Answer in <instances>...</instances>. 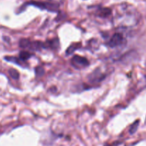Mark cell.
Here are the masks:
<instances>
[{"instance_id":"1","label":"cell","mask_w":146,"mask_h":146,"mask_svg":"<svg viewBox=\"0 0 146 146\" xmlns=\"http://www.w3.org/2000/svg\"><path fill=\"white\" fill-rule=\"evenodd\" d=\"M25 4L34 6V7L41 9L47 10V11H51V12H57L58 10V8H59V6L57 4L49 2H41V1H31L30 2L26 3Z\"/></svg>"},{"instance_id":"2","label":"cell","mask_w":146,"mask_h":146,"mask_svg":"<svg viewBox=\"0 0 146 146\" xmlns=\"http://www.w3.org/2000/svg\"><path fill=\"white\" fill-rule=\"evenodd\" d=\"M71 64L75 68H81L88 66L89 65V61L85 57L75 55L71 59Z\"/></svg>"},{"instance_id":"3","label":"cell","mask_w":146,"mask_h":146,"mask_svg":"<svg viewBox=\"0 0 146 146\" xmlns=\"http://www.w3.org/2000/svg\"><path fill=\"white\" fill-rule=\"evenodd\" d=\"M105 78L106 75L102 74V72H101L99 68L94 70L88 77V81H89L91 84H97V83L101 82V81L104 80Z\"/></svg>"},{"instance_id":"4","label":"cell","mask_w":146,"mask_h":146,"mask_svg":"<svg viewBox=\"0 0 146 146\" xmlns=\"http://www.w3.org/2000/svg\"><path fill=\"white\" fill-rule=\"evenodd\" d=\"M125 38H124L123 35L120 33H115L112 38L110 39L108 42V45L111 47H117L120 45H122L124 43Z\"/></svg>"},{"instance_id":"5","label":"cell","mask_w":146,"mask_h":146,"mask_svg":"<svg viewBox=\"0 0 146 146\" xmlns=\"http://www.w3.org/2000/svg\"><path fill=\"white\" fill-rule=\"evenodd\" d=\"M60 43L58 38H55L54 39H51L48 41L47 42L44 43V47L45 48H51L52 49L56 50L59 47Z\"/></svg>"},{"instance_id":"6","label":"cell","mask_w":146,"mask_h":146,"mask_svg":"<svg viewBox=\"0 0 146 146\" xmlns=\"http://www.w3.org/2000/svg\"><path fill=\"white\" fill-rule=\"evenodd\" d=\"M45 48L44 47V43L41 42V41H31V45H30L29 48L33 50V51H40L41 48Z\"/></svg>"},{"instance_id":"7","label":"cell","mask_w":146,"mask_h":146,"mask_svg":"<svg viewBox=\"0 0 146 146\" xmlns=\"http://www.w3.org/2000/svg\"><path fill=\"white\" fill-rule=\"evenodd\" d=\"M80 47H81V43H79V44H78V43H77V44H72L71 45H70L68 47V48L66 49V56L71 55L76 50H77L78 48H80Z\"/></svg>"},{"instance_id":"8","label":"cell","mask_w":146,"mask_h":146,"mask_svg":"<svg viewBox=\"0 0 146 146\" xmlns=\"http://www.w3.org/2000/svg\"><path fill=\"white\" fill-rule=\"evenodd\" d=\"M31 41L28 38H21L19 42V45L22 48H29Z\"/></svg>"},{"instance_id":"9","label":"cell","mask_w":146,"mask_h":146,"mask_svg":"<svg viewBox=\"0 0 146 146\" xmlns=\"http://www.w3.org/2000/svg\"><path fill=\"white\" fill-rule=\"evenodd\" d=\"M4 59L6 61H9V62H12L14 64H17V65L22 66V62H24V61H21L19 58H16V57H12V56H6L4 58Z\"/></svg>"},{"instance_id":"10","label":"cell","mask_w":146,"mask_h":146,"mask_svg":"<svg viewBox=\"0 0 146 146\" xmlns=\"http://www.w3.org/2000/svg\"><path fill=\"white\" fill-rule=\"evenodd\" d=\"M112 13V11H111V9L109 8H101V9L99 10V14L100 17H104V18H106V17L110 16Z\"/></svg>"},{"instance_id":"11","label":"cell","mask_w":146,"mask_h":146,"mask_svg":"<svg viewBox=\"0 0 146 146\" xmlns=\"http://www.w3.org/2000/svg\"><path fill=\"white\" fill-rule=\"evenodd\" d=\"M31 56L32 55H31L29 52H28V51H23L19 53V58L21 61H27V60H28L29 58H31Z\"/></svg>"},{"instance_id":"12","label":"cell","mask_w":146,"mask_h":146,"mask_svg":"<svg viewBox=\"0 0 146 146\" xmlns=\"http://www.w3.org/2000/svg\"><path fill=\"white\" fill-rule=\"evenodd\" d=\"M9 74L10 76L14 78V79H19V74L14 68H10L9 70Z\"/></svg>"},{"instance_id":"13","label":"cell","mask_w":146,"mask_h":146,"mask_svg":"<svg viewBox=\"0 0 146 146\" xmlns=\"http://www.w3.org/2000/svg\"><path fill=\"white\" fill-rule=\"evenodd\" d=\"M35 74L36 76L41 77L45 74V71H44V68H42L41 66H37L35 68Z\"/></svg>"},{"instance_id":"14","label":"cell","mask_w":146,"mask_h":146,"mask_svg":"<svg viewBox=\"0 0 146 146\" xmlns=\"http://www.w3.org/2000/svg\"><path fill=\"white\" fill-rule=\"evenodd\" d=\"M138 123H139V121H136V122L134 123L131 125V128H130V133H131V134L134 133L136 131L137 128H138Z\"/></svg>"},{"instance_id":"15","label":"cell","mask_w":146,"mask_h":146,"mask_svg":"<svg viewBox=\"0 0 146 146\" xmlns=\"http://www.w3.org/2000/svg\"><path fill=\"white\" fill-rule=\"evenodd\" d=\"M49 1H61V0H49Z\"/></svg>"}]
</instances>
